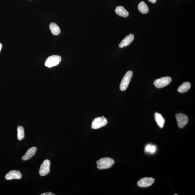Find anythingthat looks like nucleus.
Instances as JSON below:
<instances>
[{
	"mask_svg": "<svg viewBox=\"0 0 195 195\" xmlns=\"http://www.w3.org/2000/svg\"><path fill=\"white\" fill-rule=\"evenodd\" d=\"M154 118L159 127L163 128L165 120L162 115L158 113H155L154 114Z\"/></svg>",
	"mask_w": 195,
	"mask_h": 195,
	"instance_id": "nucleus-12",
	"label": "nucleus"
},
{
	"mask_svg": "<svg viewBox=\"0 0 195 195\" xmlns=\"http://www.w3.org/2000/svg\"><path fill=\"white\" fill-rule=\"evenodd\" d=\"M40 195H55V194L51 192H47L42 193V194H40Z\"/></svg>",
	"mask_w": 195,
	"mask_h": 195,
	"instance_id": "nucleus-19",
	"label": "nucleus"
},
{
	"mask_svg": "<svg viewBox=\"0 0 195 195\" xmlns=\"http://www.w3.org/2000/svg\"><path fill=\"white\" fill-rule=\"evenodd\" d=\"M176 118L178 127L183 128L188 123V117L186 115L182 113L177 114L176 115Z\"/></svg>",
	"mask_w": 195,
	"mask_h": 195,
	"instance_id": "nucleus-6",
	"label": "nucleus"
},
{
	"mask_svg": "<svg viewBox=\"0 0 195 195\" xmlns=\"http://www.w3.org/2000/svg\"><path fill=\"white\" fill-rule=\"evenodd\" d=\"M61 58L59 55H53L49 57L45 62V66L51 68L58 65L61 61Z\"/></svg>",
	"mask_w": 195,
	"mask_h": 195,
	"instance_id": "nucleus-3",
	"label": "nucleus"
},
{
	"mask_svg": "<svg viewBox=\"0 0 195 195\" xmlns=\"http://www.w3.org/2000/svg\"><path fill=\"white\" fill-rule=\"evenodd\" d=\"M172 79L170 77H163L156 79L154 82V86L157 88H162L166 87L171 82Z\"/></svg>",
	"mask_w": 195,
	"mask_h": 195,
	"instance_id": "nucleus-4",
	"label": "nucleus"
},
{
	"mask_svg": "<svg viewBox=\"0 0 195 195\" xmlns=\"http://www.w3.org/2000/svg\"><path fill=\"white\" fill-rule=\"evenodd\" d=\"M50 162L48 159L45 160L40 166L39 174L41 176L48 175L50 171Z\"/></svg>",
	"mask_w": 195,
	"mask_h": 195,
	"instance_id": "nucleus-7",
	"label": "nucleus"
},
{
	"mask_svg": "<svg viewBox=\"0 0 195 195\" xmlns=\"http://www.w3.org/2000/svg\"><path fill=\"white\" fill-rule=\"evenodd\" d=\"M107 123V120L105 117H98L92 121V128L93 129H97L105 126Z\"/></svg>",
	"mask_w": 195,
	"mask_h": 195,
	"instance_id": "nucleus-5",
	"label": "nucleus"
},
{
	"mask_svg": "<svg viewBox=\"0 0 195 195\" xmlns=\"http://www.w3.org/2000/svg\"><path fill=\"white\" fill-rule=\"evenodd\" d=\"M138 9L140 12L143 14H147L149 12V9L147 5L144 1H142L138 5Z\"/></svg>",
	"mask_w": 195,
	"mask_h": 195,
	"instance_id": "nucleus-16",
	"label": "nucleus"
},
{
	"mask_svg": "<svg viewBox=\"0 0 195 195\" xmlns=\"http://www.w3.org/2000/svg\"><path fill=\"white\" fill-rule=\"evenodd\" d=\"M134 39V35L132 34H129L120 42L119 45V47L120 48H123L124 47L128 46L133 41Z\"/></svg>",
	"mask_w": 195,
	"mask_h": 195,
	"instance_id": "nucleus-10",
	"label": "nucleus"
},
{
	"mask_svg": "<svg viewBox=\"0 0 195 195\" xmlns=\"http://www.w3.org/2000/svg\"><path fill=\"white\" fill-rule=\"evenodd\" d=\"M1 48H2V45L0 43V51H1Z\"/></svg>",
	"mask_w": 195,
	"mask_h": 195,
	"instance_id": "nucleus-21",
	"label": "nucleus"
},
{
	"mask_svg": "<svg viewBox=\"0 0 195 195\" xmlns=\"http://www.w3.org/2000/svg\"><path fill=\"white\" fill-rule=\"evenodd\" d=\"M155 180L152 178H141L138 182L137 185L140 187L146 188L153 184Z\"/></svg>",
	"mask_w": 195,
	"mask_h": 195,
	"instance_id": "nucleus-8",
	"label": "nucleus"
},
{
	"mask_svg": "<svg viewBox=\"0 0 195 195\" xmlns=\"http://www.w3.org/2000/svg\"><path fill=\"white\" fill-rule=\"evenodd\" d=\"M156 147L155 146L152 144H147L145 148V151L146 152L153 154L155 152Z\"/></svg>",
	"mask_w": 195,
	"mask_h": 195,
	"instance_id": "nucleus-18",
	"label": "nucleus"
},
{
	"mask_svg": "<svg viewBox=\"0 0 195 195\" xmlns=\"http://www.w3.org/2000/svg\"><path fill=\"white\" fill-rule=\"evenodd\" d=\"M148 1L152 3H155L157 1V0H148Z\"/></svg>",
	"mask_w": 195,
	"mask_h": 195,
	"instance_id": "nucleus-20",
	"label": "nucleus"
},
{
	"mask_svg": "<svg viewBox=\"0 0 195 195\" xmlns=\"http://www.w3.org/2000/svg\"><path fill=\"white\" fill-rule=\"evenodd\" d=\"M133 76L132 71H128L125 75L120 83V88L122 91H124L127 88Z\"/></svg>",
	"mask_w": 195,
	"mask_h": 195,
	"instance_id": "nucleus-2",
	"label": "nucleus"
},
{
	"mask_svg": "<svg viewBox=\"0 0 195 195\" xmlns=\"http://www.w3.org/2000/svg\"><path fill=\"white\" fill-rule=\"evenodd\" d=\"M114 160L109 157H105L99 159L97 162V167L99 170L108 169L114 164Z\"/></svg>",
	"mask_w": 195,
	"mask_h": 195,
	"instance_id": "nucleus-1",
	"label": "nucleus"
},
{
	"mask_svg": "<svg viewBox=\"0 0 195 195\" xmlns=\"http://www.w3.org/2000/svg\"><path fill=\"white\" fill-rule=\"evenodd\" d=\"M17 139L19 141L22 140L24 137V130L23 127L19 126L17 128Z\"/></svg>",
	"mask_w": 195,
	"mask_h": 195,
	"instance_id": "nucleus-17",
	"label": "nucleus"
},
{
	"mask_svg": "<svg viewBox=\"0 0 195 195\" xmlns=\"http://www.w3.org/2000/svg\"><path fill=\"white\" fill-rule=\"evenodd\" d=\"M178 195V194H174V195Z\"/></svg>",
	"mask_w": 195,
	"mask_h": 195,
	"instance_id": "nucleus-22",
	"label": "nucleus"
},
{
	"mask_svg": "<svg viewBox=\"0 0 195 195\" xmlns=\"http://www.w3.org/2000/svg\"><path fill=\"white\" fill-rule=\"evenodd\" d=\"M191 87V84L189 82H185L179 86L178 89V91L180 93H184L187 92Z\"/></svg>",
	"mask_w": 195,
	"mask_h": 195,
	"instance_id": "nucleus-14",
	"label": "nucleus"
},
{
	"mask_svg": "<svg viewBox=\"0 0 195 195\" xmlns=\"http://www.w3.org/2000/svg\"><path fill=\"white\" fill-rule=\"evenodd\" d=\"M116 14L121 17H126L129 15V12L123 6H118L115 10Z\"/></svg>",
	"mask_w": 195,
	"mask_h": 195,
	"instance_id": "nucleus-13",
	"label": "nucleus"
},
{
	"mask_svg": "<svg viewBox=\"0 0 195 195\" xmlns=\"http://www.w3.org/2000/svg\"><path fill=\"white\" fill-rule=\"evenodd\" d=\"M37 150V148L36 147H33L29 149L25 155L23 156L22 158V160L26 161L32 158L35 155Z\"/></svg>",
	"mask_w": 195,
	"mask_h": 195,
	"instance_id": "nucleus-11",
	"label": "nucleus"
},
{
	"mask_svg": "<svg viewBox=\"0 0 195 195\" xmlns=\"http://www.w3.org/2000/svg\"><path fill=\"white\" fill-rule=\"evenodd\" d=\"M22 178V175L19 170H12L6 174L5 178L7 180L12 179H20Z\"/></svg>",
	"mask_w": 195,
	"mask_h": 195,
	"instance_id": "nucleus-9",
	"label": "nucleus"
},
{
	"mask_svg": "<svg viewBox=\"0 0 195 195\" xmlns=\"http://www.w3.org/2000/svg\"><path fill=\"white\" fill-rule=\"evenodd\" d=\"M50 29L52 33L55 35H57L60 33L61 30L57 24L52 22L50 25Z\"/></svg>",
	"mask_w": 195,
	"mask_h": 195,
	"instance_id": "nucleus-15",
	"label": "nucleus"
}]
</instances>
